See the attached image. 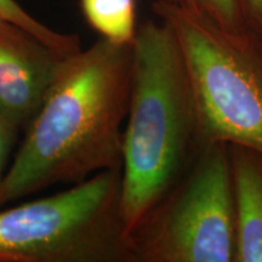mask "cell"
Instances as JSON below:
<instances>
[{
	"mask_svg": "<svg viewBox=\"0 0 262 262\" xmlns=\"http://www.w3.org/2000/svg\"><path fill=\"white\" fill-rule=\"evenodd\" d=\"M133 44L100 38L64 58L0 186V209L56 185L122 168Z\"/></svg>",
	"mask_w": 262,
	"mask_h": 262,
	"instance_id": "1",
	"label": "cell"
},
{
	"mask_svg": "<svg viewBox=\"0 0 262 262\" xmlns=\"http://www.w3.org/2000/svg\"><path fill=\"white\" fill-rule=\"evenodd\" d=\"M125 122L122 208L131 234L203 148L181 49L162 19L137 28Z\"/></svg>",
	"mask_w": 262,
	"mask_h": 262,
	"instance_id": "2",
	"label": "cell"
},
{
	"mask_svg": "<svg viewBox=\"0 0 262 262\" xmlns=\"http://www.w3.org/2000/svg\"><path fill=\"white\" fill-rule=\"evenodd\" d=\"M152 8L181 49L202 146L221 142L262 152V35L225 31L201 10L166 0Z\"/></svg>",
	"mask_w": 262,
	"mask_h": 262,
	"instance_id": "3",
	"label": "cell"
},
{
	"mask_svg": "<svg viewBox=\"0 0 262 262\" xmlns=\"http://www.w3.org/2000/svg\"><path fill=\"white\" fill-rule=\"evenodd\" d=\"M0 262H136L122 208V168L0 210Z\"/></svg>",
	"mask_w": 262,
	"mask_h": 262,
	"instance_id": "4",
	"label": "cell"
},
{
	"mask_svg": "<svg viewBox=\"0 0 262 262\" xmlns=\"http://www.w3.org/2000/svg\"><path fill=\"white\" fill-rule=\"evenodd\" d=\"M130 238L136 262H234L235 212L227 143L203 147Z\"/></svg>",
	"mask_w": 262,
	"mask_h": 262,
	"instance_id": "5",
	"label": "cell"
},
{
	"mask_svg": "<svg viewBox=\"0 0 262 262\" xmlns=\"http://www.w3.org/2000/svg\"><path fill=\"white\" fill-rule=\"evenodd\" d=\"M68 55L0 18V113L19 133L38 113Z\"/></svg>",
	"mask_w": 262,
	"mask_h": 262,
	"instance_id": "6",
	"label": "cell"
},
{
	"mask_svg": "<svg viewBox=\"0 0 262 262\" xmlns=\"http://www.w3.org/2000/svg\"><path fill=\"white\" fill-rule=\"evenodd\" d=\"M235 212L234 262H262V152L228 145Z\"/></svg>",
	"mask_w": 262,
	"mask_h": 262,
	"instance_id": "7",
	"label": "cell"
},
{
	"mask_svg": "<svg viewBox=\"0 0 262 262\" xmlns=\"http://www.w3.org/2000/svg\"><path fill=\"white\" fill-rule=\"evenodd\" d=\"M83 14L101 38L133 44L136 37L135 0H80Z\"/></svg>",
	"mask_w": 262,
	"mask_h": 262,
	"instance_id": "8",
	"label": "cell"
},
{
	"mask_svg": "<svg viewBox=\"0 0 262 262\" xmlns=\"http://www.w3.org/2000/svg\"><path fill=\"white\" fill-rule=\"evenodd\" d=\"M0 18L27 29L49 47L64 54H74L81 49L80 38L77 34H64L54 31L33 17L16 0H0Z\"/></svg>",
	"mask_w": 262,
	"mask_h": 262,
	"instance_id": "9",
	"label": "cell"
},
{
	"mask_svg": "<svg viewBox=\"0 0 262 262\" xmlns=\"http://www.w3.org/2000/svg\"><path fill=\"white\" fill-rule=\"evenodd\" d=\"M199 10L225 31L243 33L254 29L249 22L244 0H196Z\"/></svg>",
	"mask_w": 262,
	"mask_h": 262,
	"instance_id": "10",
	"label": "cell"
},
{
	"mask_svg": "<svg viewBox=\"0 0 262 262\" xmlns=\"http://www.w3.org/2000/svg\"><path fill=\"white\" fill-rule=\"evenodd\" d=\"M18 135L17 127L0 113V186L11 164V155Z\"/></svg>",
	"mask_w": 262,
	"mask_h": 262,
	"instance_id": "11",
	"label": "cell"
},
{
	"mask_svg": "<svg viewBox=\"0 0 262 262\" xmlns=\"http://www.w3.org/2000/svg\"><path fill=\"white\" fill-rule=\"evenodd\" d=\"M251 27L262 35V0H244Z\"/></svg>",
	"mask_w": 262,
	"mask_h": 262,
	"instance_id": "12",
	"label": "cell"
},
{
	"mask_svg": "<svg viewBox=\"0 0 262 262\" xmlns=\"http://www.w3.org/2000/svg\"><path fill=\"white\" fill-rule=\"evenodd\" d=\"M166 2L172 3V4H176L179 6H182V8L191 9V10H199L198 3L196 0H166Z\"/></svg>",
	"mask_w": 262,
	"mask_h": 262,
	"instance_id": "13",
	"label": "cell"
}]
</instances>
